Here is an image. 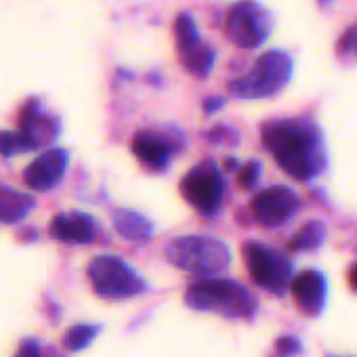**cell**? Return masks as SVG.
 Returning <instances> with one entry per match:
<instances>
[{
	"instance_id": "cell-1",
	"label": "cell",
	"mask_w": 357,
	"mask_h": 357,
	"mask_svg": "<svg viewBox=\"0 0 357 357\" xmlns=\"http://www.w3.org/2000/svg\"><path fill=\"white\" fill-rule=\"evenodd\" d=\"M263 143L275 162L298 181H309L326 166L319 130L305 120H275L263 126Z\"/></svg>"
},
{
	"instance_id": "cell-2",
	"label": "cell",
	"mask_w": 357,
	"mask_h": 357,
	"mask_svg": "<svg viewBox=\"0 0 357 357\" xmlns=\"http://www.w3.org/2000/svg\"><path fill=\"white\" fill-rule=\"evenodd\" d=\"M185 303L200 311H213L227 317H252L257 311L255 296L234 280H202L190 286Z\"/></svg>"
},
{
	"instance_id": "cell-3",
	"label": "cell",
	"mask_w": 357,
	"mask_h": 357,
	"mask_svg": "<svg viewBox=\"0 0 357 357\" xmlns=\"http://www.w3.org/2000/svg\"><path fill=\"white\" fill-rule=\"evenodd\" d=\"M168 259L178 269H185L194 275H217L229 265V250L223 242L202 236H185L174 240L168 250Z\"/></svg>"
},
{
	"instance_id": "cell-4",
	"label": "cell",
	"mask_w": 357,
	"mask_h": 357,
	"mask_svg": "<svg viewBox=\"0 0 357 357\" xmlns=\"http://www.w3.org/2000/svg\"><path fill=\"white\" fill-rule=\"evenodd\" d=\"M290 74H292L290 57L282 51H269L257 59L250 74L234 80L229 84V91L242 99L271 97L286 86V82L290 80Z\"/></svg>"
},
{
	"instance_id": "cell-5",
	"label": "cell",
	"mask_w": 357,
	"mask_h": 357,
	"mask_svg": "<svg viewBox=\"0 0 357 357\" xmlns=\"http://www.w3.org/2000/svg\"><path fill=\"white\" fill-rule=\"evenodd\" d=\"M273 28L271 13L255 0H240L229 9L227 15V36L234 45L242 49H255L263 45Z\"/></svg>"
},
{
	"instance_id": "cell-6",
	"label": "cell",
	"mask_w": 357,
	"mask_h": 357,
	"mask_svg": "<svg viewBox=\"0 0 357 357\" xmlns=\"http://www.w3.org/2000/svg\"><path fill=\"white\" fill-rule=\"evenodd\" d=\"M89 278L97 294L105 298H126L145 290V282L116 257H97L89 265Z\"/></svg>"
},
{
	"instance_id": "cell-7",
	"label": "cell",
	"mask_w": 357,
	"mask_h": 357,
	"mask_svg": "<svg viewBox=\"0 0 357 357\" xmlns=\"http://www.w3.org/2000/svg\"><path fill=\"white\" fill-rule=\"evenodd\" d=\"M244 259L250 278L255 280L257 286L273 294H284L288 290L292 280V265L284 255L261 244H246Z\"/></svg>"
},
{
	"instance_id": "cell-8",
	"label": "cell",
	"mask_w": 357,
	"mask_h": 357,
	"mask_svg": "<svg viewBox=\"0 0 357 357\" xmlns=\"http://www.w3.org/2000/svg\"><path fill=\"white\" fill-rule=\"evenodd\" d=\"M223 176L215 162H202L196 168H192L181 181V194L183 198L200 213L213 215L219 211L223 202Z\"/></svg>"
},
{
	"instance_id": "cell-9",
	"label": "cell",
	"mask_w": 357,
	"mask_h": 357,
	"mask_svg": "<svg viewBox=\"0 0 357 357\" xmlns=\"http://www.w3.org/2000/svg\"><path fill=\"white\" fill-rule=\"evenodd\" d=\"M174 34H176L178 59H181L183 68L198 78H206L215 63V51L206 43H202L192 15L188 13L178 15L174 24Z\"/></svg>"
},
{
	"instance_id": "cell-10",
	"label": "cell",
	"mask_w": 357,
	"mask_h": 357,
	"mask_svg": "<svg viewBox=\"0 0 357 357\" xmlns=\"http://www.w3.org/2000/svg\"><path fill=\"white\" fill-rule=\"evenodd\" d=\"M301 208L298 196L288 188H271L252 200L255 219L263 227H280Z\"/></svg>"
},
{
	"instance_id": "cell-11",
	"label": "cell",
	"mask_w": 357,
	"mask_h": 357,
	"mask_svg": "<svg viewBox=\"0 0 357 357\" xmlns=\"http://www.w3.org/2000/svg\"><path fill=\"white\" fill-rule=\"evenodd\" d=\"M68 162H70V155L66 149H49L40 153L24 172L26 185L32 190H40V192L55 188L66 174Z\"/></svg>"
},
{
	"instance_id": "cell-12",
	"label": "cell",
	"mask_w": 357,
	"mask_h": 357,
	"mask_svg": "<svg viewBox=\"0 0 357 357\" xmlns=\"http://www.w3.org/2000/svg\"><path fill=\"white\" fill-rule=\"evenodd\" d=\"M292 282L294 303L305 315L317 317L326 305V278L319 271H303Z\"/></svg>"
},
{
	"instance_id": "cell-13",
	"label": "cell",
	"mask_w": 357,
	"mask_h": 357,
	"mask_svg": "<svg viewBox=\"0 0 357 357\" xmlns=\"http://www.w3.org/2000/svg\"><path fill=\"white\" fill-rule=\"evenodd\" d=\"M168 135L158 132V130H139L132 139V153L137 155V160L149 168H164L172 153H174V145L172 139H166Z\"/></svg>"
},
{
	"instance_id": "cell-14",
	"label": "cell",
	"mask_w": 357,
	"mask_h": 357,
	"mask_svg": "<svg viewBox=\"0 0 357 357\" xmlns=\"http://www.w3.org/2000/svg\"><path fill=\"white\" fill-rule=\"evenodd\" d=\"M20 130L34 143V147L51 143L59 132V122L47 114L38 101H28L20 114Z\"/></svg>"
},
{
	"instance_id": "cell-15",
	"label": "cell",
	"mask_w": 357,
	"mask_h": 357,
	"mask_svg": "<svg viewBox=\"0 0 357 357\" xmlns=\"http://www.w3.org/2000/svg\"><path fill=\"white\" fill-rule=\"evenodd\" d=\"M51 231L57 240L70 244H91L97 227L93 217L84 213H61L51 221Z\"/></svg>"
},
{
	"instance_id": "cell-16",
	"label": "cell",
	"mask_w": 357,
	"mask_h": 357,
	"mask_svg": "<svg viewBox=\"0 0 357 357\" xmlns=\"http://www.w3.org/2000/svg\"><path fill=\"white\" fill-rule=\"evenodd\" d=\"M34 204L36 202L30 194L17 192L9 185H0V221L17 223L34 208Z\"/></svg>"
},
{
	"instance_id": "cell-17",
	"label": "cell",
	"mask_w": 357,
	"mask_h": 357,
	"mask_svg": "<svg viewBox=\"0 0 357 357\" xmlns=\"http://www.w3.org/2000/svg\"><path fill=\"white\" fill-rule=\"evenodd\" d=\"M114 227L120 236H124L130 242H147L153 234L151 223L132 211H116L114 213Z\"/></svg>"
},
{
	"instance_id": "cell-18",
	"label": "cell",
	"mask_w": 357,
	"mask_h": 357,
	"mask_svg": "<svg viewBox=\"0 0 357 357\" xmlns=\"http://www.w3.org/2000/svg\"><path fill=\"white\" fill-rule=\"evenodd\" d=\"M324 236H326V231H324V225L321 223H317V221L307 223L294 236V240L290 242V248L292 250H313V248H317L324 242Z\"/></svg>"
},
{
	"instance_id": "cell-19",
	"label": "cell",
	"mask_w": 357,
	"mask_h": 357,
	"mask_svg": "<svg viewBox=\"0 0 357 357\" xmlns=\"http://www.w3.org/2000/svg\"><path fill=\"white\" fill-rule=\"evenodd\" d=\"M36 149L34 143L22 132H13V130H3L0 132V153L3 155H17V153H26V151H32Z\"/></svg>"
},
{
	"instance_id": "cell-20",
	"label": "cell",
	"mask_w": 357,
	"mask_h": 357,
	"mask_svg": "<svg viewBox=\"0 0 357 357\" xmlns=\"http://www.w3.org/2000/svg\"><path fill=\"white\" fill-rule=\"evenodd\" d=\"M95 334H97V326H76L66 334L63 344L72 351H78V349L86 347L95 338Z\"/></svg>"
},
{
	"instance_id": "cell-21",
	"label": "cell",
	"mask_w": 357,
	"mask_h": 357,
	"mask_svg": "<svg viewBox=\"0 0 357 357\" xmlns=\"http://www.w3.org/2000/svg\"><path fill=\"white\" fill-rule=\"evenodd\" d=\"M208 139L217 145H236L240 139H238V132L234 128H227V126H217L208 132Z\"/></svg>"
},
{
	"instance_id": "cell-22",
	"label": "cell",
	"mask_w": 357,
	"mask_h": 357,
	"mask_svg": "<svg viewBox=\"0 0 357 357\" xmlns=\"http://www.w3.org/2000/svg\"><path fill=\"white\" fill-rule=\"evenodd\" d=\"M275 351L278 357H294L296 353H301V340L294 336H284L275 342Z\"/></svg>"
},
{
	"instance_id": "cell-23",
	"label": "cell",
	"mask_w": 357,
	"mask_h": 357,
	"mask_svg": "<svg viewBox=\"0 0 357 357\" xmlns=\"http://www.w3.org/2000/svg\"><path fill=\"white\" fill-rule=\"evenodd\" d=\"M259 174H261V164L259 162H248L242 172H240V185L242 188H252L259 181Z\"/></svg>"
},
{
	"instance_id": "cell-24",
	"label": "cell",
	"mask_w": 357,
	"mask_h": 357,
	"mask_svg": "<svg viewBox=\"0 0 357 357\" xmlns=\"http://www.w3.org/2000/svg\"><path fill=\"white\" fill-rule=\"evenodd\" d=\"M344 49L357 53V26L351 28V30L342 36V40H340V45H338V51H344Z\"/></svg>"
},
{
	"instance_id": "cell-25",
	"label": "cell",
	"mask_w": 357,
	"mask_h": 357,
	"mask_svg": "<svg viewBox=\"0 0 357 357\" xmlns=\"http://www.w3.org/2000/svg\"><path fill=\"white\" fill-rule=\"evenodd\" d=\"M15 357H40L38 342H36V340H26V342L20 347V351H17Z\"/></svg>"
},
{
	"instance_id": "cell-26",
	"label": "cell",
	"mask_w": 357,
	"mask_h": 357,
	"mask_svg": "<svg viewBox=\"0 0 357 357\" xmlns=\"http://www.w3.org/2000/svg\"><path fill=\"white\" fill-rule=\"evenodd\" d=\"M206 103H208V105H204V107H206V112H208V114H211V112H215V109H219V107L223 105V101H221V99H208Z\"/></svg>"
},
{
	"instance_id": "cell-27",
	"label": "cell",
	"mask_w": 357,
	"mask_h": 357,
	"mask_svg": "<svg viewBox=\"0 0 357 357\" xmlns=\"http://www.w3.org/2000/svg\"><path fill=\"white\" fill-rule=\"evenodd\" d=\"M349 282H351V286L357 290V265H353V269H351V273H349Z\"/></svg>"
},
{
	"instance_id": "cell-28",
	"label": "cell",
	"mask_w": 357,
	"mask_h": 357,
	"mask_svg": "<svg viewBox=\"0 0 357 357\" xmlns=\"http://www.w3.org/2000/svg\"><path fill=\"white\" fill-rule=\"evenodd\" d=\"M326 357H338V355H326Z\"/></svg>"
}]
</instances>
